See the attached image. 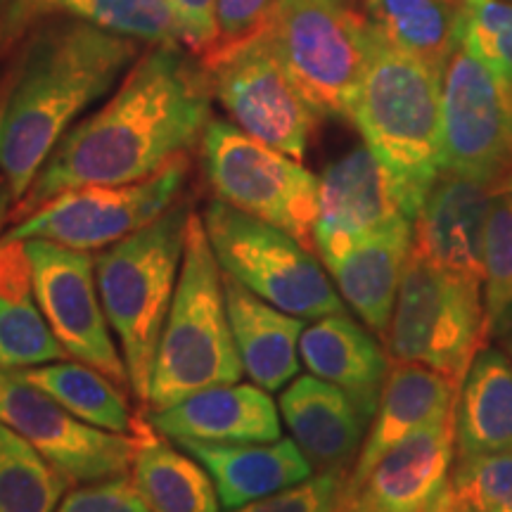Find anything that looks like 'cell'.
Returning a JSON list of instances; mask_svg holds the SVG:
<instances>
[{"instance_id":"ee69618b","label":"cell","mask_w":512,"mask_h":512,"mask_svg":"<svg viewBox=\"0 0 512 512\" xmlns=\"http://www.w3.org/2000/svg\"><path fill=\"white\" fill-rule=\"evenodd\" d=\"M337 512H344V510H337Z\"/></svg>"},{"instance_id":"cb8c5ba5","label":"cell","mask_w":512,"mask_h":512,"mask_svg":"<svg viewBox=\"0 0 512 512\" xmlns=\"http://www.w3.org/2000/svg\"><path fill=\"white\" fill-rule=\"evenodd\" d=\"M453 422L456 458L512 451V361L503 351H479L460 384Z\"/></svg>"},{"instance_id":"4316f807","label":"cell","mask_w":512,"mask_h":512,"mask_svg":"<svg viewBox=\"0 0 512 512\" xmlns=\"http://www.w3.org/2000/svg\"><path fill=\"white\" fill-rule=\"evenodd\" d=\"M131 479L150 512H219L216 484L200 460L152 432L145 434Z\"/></svg>"},{"instance_id":"4fadbf2b","label":"cell","mask_w":512,"mask_h":512,"mask_svg":"<svg viewBox=\"0 0 512 512\" xmlns=\"http://www.w3.org/2000/svg\"><path fill=\"white\" fill-rule=\"evenodd\" d=\"M24 249L31 264V285L38 309L67 356L126 387L128 370L102 309L95 259L79 249L38 238L24 240Z\"/></svg>"},{"instance_id":"6da1fadb","label":"cell","mask_w":512,"mask_h":512,"mask_svg":"<svg viewBox=\"0 0 512 512\" xmlns=\"http://www.w3.org/2000/svg\"><path fill=\"white\" fill-rule=\"evenodd\" d=\"M181 48L159 43L138 57L119 91L57 143L10 219L74 188L145 181L185 157L209 126L211 86Z\"/></svg>"},{"instance_id":"484cf974","label":"cell","mask_w":512,"mask_h":512,"mask_svg":"<svg viewBox=\"0 0 512 512\" xmlns=\"http://www.w3.org/2000/svg\"><path fill=\"white\" fill-rule=\"evenodd\" d=\"M366 17L387 46L444 74L463 43L465 0H363Z\"/></svg>"},{"instance_id":"e575fe53","label":"cell","mask_w":512,"mask_h":512,"mask_svg":"<svg viewBox=\"0 0 512 512\" xmlns=\"http://www.w3.org/2000/svg\"><path fill=\"white\" fill-rule=\"evenodd\" d=\"M280 0H219L216 5L214 46L202 57V69L238 53L249 43L259 41L271 29Z\"/></svg>"},{"instance_id":"f35d334b","label":"cell","mask_w":512,"mask_h":512,"mask_svg":"<svg viewBox=\"0 0 512 512\" xmlns=\"http://www.w3.org/2000/svg\"><path fill=\"white\" fill-rule=\"evenodd\" d=\"M183 31V46L202 60L214 46L219 0H169Z\"/></svg>"},{"instance_id":"e0dca14e","label":"cell","mask_w":512,"mask_h":512,"mask_svg":"<svg viewBox=\"0 0 512 512\" xmlns=\"http://www.w3.org/2000/svg\"><path fill=\"white\" fill-rule=\"evenodd\" d=\"M510 176L491 181L441 171L413 219L411 254L482 285L486 219L496 192Z\"/></svg>"},{"instance_id":"7a4b0ae2","label":"cell","mask_w":512,"mask_h":512,"mask_svg":"<svg viewBox=\"0 0 512 512\" xmlns=\"http://www.w3.org/2000/svg\"><path fill=\"white\" fill-rule=\"evenodd\" d=\"M133 38L83 19L34 36L0 93V171L22 200L76 119L136 60Z\"/></svg>"},{"instance_id":"836d02e7","label":"cell","mask_w":512,"mask_h":512,"mask_svg":"<svg viewBox=\"0 0 512 512\" xmlns=\"http://www.w3.org/2000/svg\"><path fill=\"white\" fill-rule=\"evenodd\" d=\"M463 43L512 95V0H465Z\"/></svg>"},{"instance_id":"9c48e42d","label":"cell","mask_w":512,"mask_h":512,"mask_svg":"<svg viewBox=\"0 0 512 512\" xmlns=\"http://www.w3.org/2000/svg\"><path fill=\"white\" fill-rule=\"evenodd\" d=\"M204 169L221 202L285 230L316 252L318 178L299 159L273 150L228 121H209Z\"/></svg>"},{"instance_id":"4dcf8cb0","label":"cell","mask_w":512,"mask_h":512,"mask_svg":"<svg viewBox=\"0 0 512 512\" xmlns=\"http://www.w3.org/2000/svg\"><path fill=\"white\" fill-rule=\"evenodd\" d=\"M486 332L503 335L512 328V176L491 202L484 228L482 278Z\"/></svg>"},{"instance_id":"52a82bcc","label":"cell","mask_w":512,"mask_h":512,"mask_svg":"<svg viewBox=\"0 0 512 512\" xmlns=\"http://www.w3.org/2000/svg\"><path fill=\"white\" fill-rule=\"evenodd\" d=\"M384 337L396 363L432 368L460 387L489 344L482 285L411 254Z\"/></svg>"},{"instance_id":"9a60e30c","label":"cell","mask_w":512,"mask_h":512,"mask_svg":"<svg viewBox=\"0 0 512 512\" xmlns=\"http://www.w3.org/2000/svg\"><path fill=\"white\" fill-rule=\"evenodd\" d=\"M406 226L413 221L401 207L392 178L366 145L325 166L318 178L313 226V242L325 268L363 242Z\"/></svg>"},{"instance_id":"f546056e","label":"cell","mask_w":512,"mask_h":512,"mask_svg":"<svg viewBox=\"0 0 512 512\" xmlns=\"http://www.w3.org/2000/svg\"><path fill=\"white\" fill-rule=\"evenodd\" d=\"M67 479L8 427L0 451V512H55Z\"/></svg>"},{"instance_id":"7402d4cb","label":"cell","mask_w":512,"mask_h":512,"mask_svg":"<svg viewBox=\"0 0 512 512\" xmlns=\"http://www.w3.org/2000/svg\"><path fill=\"white\" fill-rule=\"evenodd\" d=\"M299 356L311 375L344 389L373 422L389 375V358L380 342L347 311L306 325Z\"/></svg>"},{"instance_id":"ab89813d","label":"cell","mask_w":512,"mask_h":512,"mask_svg":"<svg viewBox=\"0 0 512 512\" xmlns=\"http://www.w3.org/2000/svg\"><path fill=\"white\" fill-rule=\"evenodd\" d=\"M38 8L46 5L41 0H0V55L15 43Z\"/></svg>"},{"instance_id":"d590c367","label":"cell","mask_w":512,"mask_h":512,"mask_svg":"<svg viewBox=\"0 0 512 512\" xmlns=\"http://www.w3.org/2000/svg\"><path fill=\"white\" fill-rule=\"evenodd\" d=\"M349 467L318 470L304 482L228 512H337L349 484Z\"/></svg>"},{"instance_id":"7bdbcfd3","label":"cell","mask_w":512,"mask_h":512,"mask_svg":"<svg viewBox=\"0 0 512 512\" xmlns=\"http://www.w3.org/2000/svg\"><path fill=\"white\" fill-rule=\"evenodd\" d=\"M508 354H510V361H512V335L508 337Z\"/></svg>"},{"instance_id":"3957f363","label":"cell","mask_w":512,"mask_h":512,"mask_svg":"<svg viewBox=\"0 0 512 512\" xmlns=\"http://www.w3.org/2000/svg\"><path fill=\"white\" fill-rule=\"evenodd\" d=\"M441 76L377 36L349 114L411 221L441 174Z\"/></svg>"},{"instance_id":"d4e9b609","label":"cell","mask_w":512,"mask_h":512,"mask_svg":"<svg viewBox=\"0 0 512 512\" xmlns=\"http://www.w3.org/2000/svg\"><path fill=\"white\" fill-rule=\"evenodd\" d=\"M413 226L392 230L351 249L328 266L339 297L373 332L387 335L406 261L411 256Z\"/></svg>"},{"instance_id":"7c38bea8","label":"cell","mask_w":512,"mask_h":512,"mask_svg":"<svg viewBox=\"0 0 512 512\" xmlns=\"http://www.w3.org/2000/svg\"><path fill=\"white\" fill-rule=\"evenodd\" d=\"M441 171L512 174V95L465 43L441 76Z\"/></svg>"},{"instance_id":"d6986e66","label":"cell","mask_w":512,"mask_h":512,"mask_svg":"<svg viewBox=\"0 0 512 512\" xmlns=\"http://www.w3.org/2000/svg\"><path fill=\"white\" fill-rule=\"evenodd\" d=\"M278 408L316 470L349 467L366 441L368 415L344 389L316 375L294 377L280 392Z\"/></svg>"},{"instance_id":"ac0fdd59","label":"cell","mask_w":512,"mask_h":512,"mask_svg":"<svg viewBox=\"0 0 512 512\" xmlns=\"http://www.w3.org/2000/svg\"><path fill=\"white\" fill-rule=\"evenodd\" d=\"M147 422L162 437L200 444H254L283 437L278 406L259 384H219L188 396Z\"/></svg>"},{"instance_id":"2e32d148","label":"cell","mask_w":512,"mask_h":512,"mask_svg":"<svg viewBox=\"0 0 512 512\" xmlns=\"http://www.w3.org/2000/svg\"><path fill=\"white\" fill-rule=\"evenodd\" d=\"M456 422H434L389 448L344 491V512H434L451 484Z\"/></svg>"},{"instance_id":"603a6c76","label":"cell","mask_w":512,"mask_h":512,"mask_svg":"<svg viewBox=\"0 0 512 512\" xmlns=\"http://www.w3.org/2000/svg\"><path fill=\"white\" fill-rule=\"evenodd\" d=\"M176 444L207 467L226 510H235L304 482L316 470L297 441L287 437L254 444Z\"/></svg>"},{"instance_id":"1f68e13d","label":"cell","mask_w":512,"mask_h":512,"mask_svg":"<svg viewBox=\"0 0 512 512\" xmlns=\"http://www.w3.org/2000/svg\"><path fill=\"white\" fill-rule=\"evenodd\" d=\"M67 356L38 304L15 302L0 294V368L19 370Z\"/></svg>"},{"instance_id":"8fae6325","label":"cell","mask_w":512,"mask_h":512,"mask_svg":"<svg viewBox=\"0 0 512 512\" xmlns=\"http://www.w3.org/2000/svg\"><path fill=\"white\" fill-rule=\"evenodd\" d=\"M0 422L27 441L69 484L128 475L150 432L145 427L140 434H117L88 425L36 384L5 368H0Z\"/></svg>"},{"instance_id":"44dd1931","label":"cell","mask_w":512,"mask_h":512,"mask_svg":"<svg viewBox=\"0 0 512 512\" xmlns=\"http://www.w3.org/2000/svg\"><path fill=\"white\" fill-rule=\"evenodd\" d=\"M223 290L230 332L249 380L266 392H283L302 368L304 318L275 309L228 273H223Z\"/></svg>"},{"instance_id":"83f0119b","label":"cell","mask_w":512,"mask_h":512,"mask_svg":"<svg viewBox=\"0 0 512 512\" xmlns=\"http://www.w3.org/2000/svg\"><path fill=\"white\" fill-rule=\"evenodd\" d=\"M15 373L60 401L76 418L100 430L140 434L147 427L131 415L121 384L86 363L53 361L43 366L19 368Z\"/></svg>"},{"instance_id":"60d3db41","label":"cell","mask_w":512,"mask_h":512,"mask_svg":"<svg viewBox=\"0 0 512 512\" xmlns=\"http://www.w3.org/2000/svg\"><path fill=\"white\" fill-rule=\"evenodd\" d=\"M434 512H465V510L458 508V505L453 503V498L448 496V491H446V496L441 498V503L437 505V510H434Z\"/></svg>"},{"instance_id":"ffe728a7","label":"cell","mask_w":512,"mask_h":512,"mask_svg":"<svg viewBox=\"0 0 512 512\" xmlns=\"http://www.w3.org/2000/svg\"><path fill=\"white\" fill-rule=\"evenodd\" d=\"M458 392L460 387L451 377L418 363H396L389 368L373 425L358 451L349 482H358L399 441L451 418Z\"/></svg>"},{"instance_id":"74e56055","label":"cell","mask_w":512,"mask_h":512,"mask_svg":"<svg viewBox=\"0 0 512 512\" xmlns=\"http://www.w3.org/2000/svg\"><path fill=\"white\" fill-rule=\"evenodd\" d=\"M12 192L8 185H0V238L5 235V223L10 221L12 214ZM0 294L15 302H24L34 294L31 285V264L24 242H5L0 240Z\"/></svg>"},{"instance_id":"8992f818","label":"cell","mask_w":512,"mask_h":512,"mask_svg":"<svg viewBox=\"0 0 512 512\" xmlns=\"http://www.w3.org/2000/svg\"><path fill=\"white\" fill-rule=\"evenodd\" d=\"M287 79L316 117H347L377 34L344 0H280L264 34Z\"/></svg>"},{"instance_id":"8d00e7d4","label":"cell","mask_w":512,"mask_h":512,"mask_svg":"<svg viewBox=\"0 0 512 512\" xmlns=\"http://www.w3.org/2000/svg\"><path fill=\"white\" fill-rule=\"evenodd\" d=\"M55 512H150L128 475L83 484L69 491Z\"/></svg>"},{"instance_id":"b9f144b4","label":"cell","mask_w":512,"mask_h":512,"mask_svg":"<svg viewBox=\"0 0 512 512\" xmlns=\"http://www.w3.org/2000/svg\"><path fill=\"white\" fill-rule=\"evenodd\" d=\"M5 437H8V427L0 422V451H3V444H5Z\"/></svg>"},{"instance_id":"277c9868","label":"cell","mask_w":512,"mask_h":512,"mask_svg":"<svg viewBox=\"0 0 512 512\" xmlns=\"http://www.w3.org/2000/svg\"><path fill=\"white\" fill-rule=\"evenodd\" d=\"M192 211L174 202L138 233L95 256V280L128 370V387L147 403L157 344L174 302Z\"/></svg>"},{"instance_id":"d6a6232c","label":"cell","mask_w":512,"mask_h":512,"mask_svg":"<svg viewBox=\"0 0 512 512\" xmlns=\"http://www.w3.org/2000/svg\"><path fill=\"white\" fill-rule=\"evenodd\" d=\"M448 496L465 512H512V451L456 458Z\"/></svg>"},{"instance_id":"ba28073f","label":"cell","mask_w":512,"mask_h":512,"mask_svg":"<svg viewBox=\"0 0 512 512\" xmlns=\"http://www.w3.org/2000/svg\"><path fill=\"white\" fill-rule=\"evenodd\" d=\"M204 228L221 271L275 309L304 320L344 313V299L302 242L271 223L214 200Z\"/></svg>"},{"instance_id":"5bb4252c","label":"cell","mask_w":512,"mask_h":512,"mask_svg":"<svg viewBox=\"0 0 512 512\" xmlns=\"http://www.w3.org/2000/svg\"><path fill=\"white\" fill-rule=\"evenodd\" d=\"M204 72L240 131L302 162L316 112L287 79L264 36Z\"/></svg>"},{"instance_id":"f1b7e54d","label":"cell","mask_w":512,"mask_h":512,"mask_svg":"<svg viewBox=\"0 0 512 512\" xmlns=\"http://www.w3.org/2000/svg\"><path fill=\"white\" fill-rule=\"evenodd\" d=\"M93 27L147 43H181L183 31L169 0H41Z\"/></svg>"},{"instance_id":"30bf717a","label":"cell","mask_w":512,"mask_h":512,"mask_svg":"<svg viewBox=\"0 0 512 512\" xmlns=\"http://www.w3.org/2000/svg\"><path fill=\"white\" fill-rule=\"evenodd\" d=\"M185 157L155 176L126 185H86L60 192L27 219L17 221L0 240H50L57 245L93 252L138 233L178 202L183 188Z\"/></svg>"},{"instance_id":"5b68a950","label":"cell","mask_w":512,"mask_h":512,"mask_svg":"<svg viewBox=\"0 0 512 512\" xmlns=\"http://www.w3.org/2000/svg\"><path fill=\"white\" fill-rule=\"evenodd\" d=\"M245 375L226 309L223 271L200 214H192L174 302L152 366L147 406L164 411L188 396Z\"/></svg>"}]
</instances>
